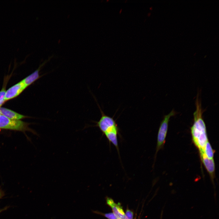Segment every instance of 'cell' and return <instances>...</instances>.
Listing matches in <instances>:
<instances>
[{"label":"cell","mask_w":219,"mask_h":219,"mask_svg":"<svg viewBox=\"0 0 219 219\" xmlns=\"http://www.w3.org/2000/svg\"><path fill=\"white\" fill-rule=\"evenodd\" d=\"M6 91L5 88L2 89L0 91V107L4 103L5 100V94Z\"/></svg>","instance_id":"obj_11"},{"label":"cell","mask_w":219,"mask_h":219,"mask_svg":"<svg viewBox=\"0 0 219 219\" xmlns=\"http://www.w3.org/2000/svg\"><path fill=\"white\" fill-rule=\"evenodd\" d=\"M200 156L202 163L209 173L212 181L213 182L215 177V165L214 159L208 158L204 152H200Z\"/></svg>","instance_id":"obj_5"},{"label":"cell","mask_w":219,"mask_h":219,"mask_svg":"<svg viewBox=\"0 0 219 219\" xmlns=\"http://www.w3.org/2000/svg\"><path fill=\"white\" fill-rule=\"evenodd\" d=\"M26 87L21 81L12 86L6 91L5 100H9L16 97Z\"/></svg>","instance_id":"obj_6"},{"label":"cell","mask_w":219,"mask_h":219,"mask_svg":"<svg viewBox=\"0 0 219 219\" xmlns=\"http://www.w3.org/2000/svg\"><path fill=\"white\" fill-rule=\"evenodd\" d=\"M133 213L132 211L127 209L125 214L124 219H133Z\"/></svg>","instance_id":"obj_12"},{"label":"cell","mask_w":219,"mask_h":219,"mask_svg":"<svg viewBox=\"0 0 219 219\" xmlns=\"http://www.w3.org/2000/svg\"><path fill=\"white\" fill-rule=\"evenodd\" d=\"M1 115H2V114H1V113L0 112V116Z\"/></svg>","instance_id":"obj_16"},{"label":"cell","mask_w":219,"mask_h":219,"mask_svg":"<svg viewBox=\"0 0 219 219\" xmlns=\"http://www.w3.org/2000/svg\"><path fill=\"white\" fill-rule=\"evenodd\" d=\"M28 124L20 120H13L9 119L4 116H0V129H9L21 131L30 130Z\"/></svg>","instance_id":"obj_3"},{"label":"cell","mask_w":219,"mask_h":219,"mask_svg":"<svg viewBox=\"0 0 219 219\" xmlns=\"http://www.w3.org/2000/svg\"><path fill=\"white\" fill-rule=\"evenodd\" d=\"M104 216L108 219H117L113 213H110L104 214Z\"/></svg>","instance_id":"obj_13"},{"label":"cell","mask_w":219,"mask_h":219,"mask_svg":"<svg viewBox=\"0 0 219 219\" xmlns=\"http://www.w3.org/2000/svg\"><path fill=\"white\" fill-rule=\"evenodd\" d=\"M50 58L51 57L49 58L47 60L45 61L40 66L38 69L21 81L26 87L30 85L41 76L39 75V71L40 69L49 60Z\"/></svg>","instance_id":"obj_8"},{"label":"cell","mask_w":219,"mask_h":219,"mask_svg":"<svg viewBox=\"0 0 219 219\" xmlns=\"http://www.w3.org/2000/svg\"><path fill=\"white\" fill-rule=\"evenodd\" d=\"M7 208H5L4 209L0 210V213L7 209Z\"/></svg>","instance_id":"obj_15"},{"label":"cell","mask_w":219,"mask_h":219,"mask_svg":"<svg viewBox=\"0 0 219 219\" xmlns=\"http://www.w3.org/2000/svg\"><path fill=\"white\" fill-rule=\"evenodd\" d=\"M215 151L213 150L208 141L206 143L204 152L207 157L210 159H214Z\"/></svg>","instance_id":"obj_10"},{"label":"cell","mask_w":219,"mask_h":219,"mask_svg":"<svg viewBox=\"0 0 219 219\" xmlns=\"http://www.w3.org/2000/svg\"><path fill=\"white\" fill-rule=\"evenodd\" d=\"M0 112L2 115L9 119L13 120H20L26 117L4 107H0Z\"/></svg>","instance_id":"obj_9"},{"label":"cell","mask_w":219,"mask_h":219,"mask_svg":"<svg viewBox=\"0 0 219 219\" xmlns=\"http://www.w3.org/2000/svg\"><path fill=\"white\" fill-rule=\"evenodd\" d=\"M5 196L4 192L0 188V199Z\"/></svg>","instance_id":"obj_14"},{"label":"cell","mask_w":219,"mask_h":219,"mask_svg":"<svg viewBox=\"0 0 219 219\" xmlns=\"http://www.w3.org/2000/svg\"><path fill=\"white\" fill-rule=\"evenodd\" d=\"M101 116L95 126L98 127L104 134L110 143H112L116 148L119 153L117 135L119 128L117 125L113 118L106 115L100 108Z\"/></svg>","instance_id":"obj_2"},{"label":"cell","mask_w":219,"mask_h":219,"mask_svg":"<svg viewBox=\"0 0 219 219\" xmlns=\"http://www.w3.org/2000/svg\"><path fill=\"white\" fill-rule=\"evenodd\" d=\"M176 113L174 110H172L169 114L164 116L161 123L157 136L155 158L159 150L163 148L165 144L169 119L171 117L175 115Z\"/></svg>","instance_id":"obj_4"},{"label":"cell","mask_w":219,"mask_h":219,"mask_svg":"<svg viewBox=\"0 0 219 219\" xmlns=\"http://www.w3.org/2000/svg\"><path fill=\"white\" fill-rule=\"evenodd\" d=\"M106 202L112 209L113 213L117 219H124L125 214L120 203H116L113 199L109 198H107Z\"/></svg>","instance_id":"obj_7"},{"label":"cell","mask_w":219,"mask_h":219,"mask_svg":"<svg viewBox=\"0 0 219 219\" xmlns=\"http://www.w3.org/2000/svg\"><path fill=\"white\" fill-rule=\"evenodd\" d=\"M199 96L198 93L195 101L196 110L193 114L194 122L190 130L193 143L199 152H204L206 144L208 140L206 125L202 117L204 110Z\"/></svg>","instance_id":"obj_1"}]
</instances>
